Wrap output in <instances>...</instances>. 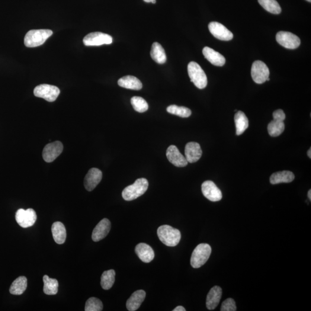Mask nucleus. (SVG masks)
<instances>
[{
    "mask_svg": "<svg viewBox=\"0 0 311 311\" xmlns=\"http://www.w3.org/2000/svg\"><path fill=\"white\" fill-rule=\"evenodd\" d=\"M148 187L149 183L146 179H138L133 185L125 188L122 195L125 201H133L145 193Z\"/></svg>",
    "mask_w": 311,
    "mask_h": 311,
    "instance_id": "f257e3e1",
    "label": "nucleus"
},
{
    "mask_svg": "<svg viewBox=\"0 0 311 311\" xmlns=\"http://www.w3.org/2000/svg\"><path fill=\"white\" fill-rule=\"evenodd\" d=\"M158 236L160 241L166 246H177L181 239V232L171 226H160L158 229Z\"/></svg>",
    "mask_w": 311,
    "mask_h": 311,
    "instance_id": "f03ea898",
    "label": "nucleus"
},
{
    "mask_svg": "<svg viewBox=\"0 0 311 311\" xmlns=\"http://www.w3.org/2000/svg\"><path fill=\"white\" fill-rule=\"evenodd\" d=\"M53 34L50 30H32L29 31L24 38V44L27 47H36L45 42Z\"/></svg>",
    "mask_w": 311,
    "mask_h": 311,
    "instance_id": "7ed1b4c3",
    "label": "nucleus"
},
{
    "mask_svg": "<svg viewBox=\"0 0 311 311\" xmlns=\"http://www.w3.org/2000/svg\"><path fill=\"white\" fill-rule=\"evenodd\" d=\"M211 253L210 245L206 243L200 244L192 253L190 260L192 267L195 269L201 268L208 261Z\"/></svg>",
    "mask_w": 311,
    "mask_h": 311,
    "instance_id": "20e7f679",
    "label": "nucleus"
},
{
    "mask_svg": "<svg viewBox=\"0 0 311 311\" xmlns=\"http://www.w3.org/2000/svg\"><path fill=\"white\" fill-rule=\"evenodd\" d=\"M188 74L191 82L199 89H204L207 86V79L206 74L198 63L190 62L188 63Z\"/></svg>",
    "mask_w": 311,
    "mask_h": 311,
    "instance_id": "39448f33",
    "label": "nucleus"
},
{
    "mask_svg": "<svg viewBox=\"0 0 311 311\" xmlns=\"http://www.w3.org/2000/svg\"><path fill=\"white\" fill-rule=\"evenodd\" d=\"M272 116L274 120L268 124V133L271 137H278L280 136L285 130L284 121L286 118V115L283 110L278 109L274 112Z\"/></svg>",
    "mask_w": 311,
    "mask_h": 311,
    "instance_id": "423d86ee",
    "label": "nucleus"
},
{
    "mask_svg": "<svg viewBox=\"0 0 311 311\" xmlns=\"http://www.w3.org/2000/svg\"><path fill=\"white\" fill-rule=\"evenodd\" d=\"M34 94L38 98H43L49 102L56 100L60 94V89L49 84H41L35 88Z\"/></svg>",
    "mask_w": 311,
    "mask_h": 311,
    "instance_id": "0eeeda50",
    "label": "nucleus"
},
{
    "mask_svg": "<svg viewBox=\"0 0 311 311\" xmlns=\"http://www.w3.org/2000/svg\"><path fill=\"white\" fill-rule=\"evenodd\" d=\"M276 41L280 45L288 49H296L301 43L300 38L297 35L286 31L278 32Z\"/></svg>",
    "mask_w": 311,
    "mask_h": 311,
    "instance_id": "6e6552de",
    "label": "nucleus"
},
{
    "mask_svg": "<svg viewBox=\"0 0 311 311\" xmlns=\"http://www.w3.org/2000/svg\"><path fill=\"white\" fill-rule=\"evenodd\" d=\"M269 69L267 65L261 61H256L252 63L251 76L254 82L257 84H263L269 78Z\"/></svg>",
    "mask_w": 311,
    "mask_h": 311,
    "instance_id": "1a4fd4ad",
    "label": "nucleus"
},
{
    "mask_svg": "<svg viewBox=\"0 0 311 311\" xmlns=\"http://www.w3.org/2000/svg\"><path fill=\"white\" fill-rule=\"evenodd\" d=\"M113 42V38L106 34L95 32L86 35L83 43L86 46H101L103 44H110Z\"/></svg>",
    "mask_w": 311,
    "mask_h": 311,
    "instance_id": "9d476101",
    "label": "nucleus"
},
{
    "mask_svg": "<svg viewBox=\"0 0 311 311\" xmlns=\"http://www.w3.org/2000/svg\"><path fill=\"white\" fill-rule=\"evenodd\" d=\"M15 219L19 226L25 228L34 225L36 222L37 216L36 212L33 209H20L16 213Z\"/></svg>",
    "mask_w": 311,
    "mask_h": 311,
    "instance_id": "9b49d317",
    "label": "nucleus"
},
{
    "mask_svg": "<svg viewBox=\"0 0 311 311\" xmlns=\"http://www.w3.org/2000/svg\"><path fill=\"white\" fill-rule=\"evenodd\" d=\"M63 148L62 144L59 141L48 144L44 146L42 153L44 161L47 163L54 161L62 154Z\"/></svg>",
    "mask_w": 311,
    "mask_h": 311,
    "instance_id": "f8f14e48",
    "label": "nucleus"
},
{
    "mask_svg": "<svg viewBox=\"0 0 311 311\" xmlns=\"http://www.w3.org/2000/svg\"><path fill=\"white\" fill-rule=\"evenodd\" d=\"M208 27L210 33L218 40L228 41L233 39V35L231 32L218 22H211Z\"/></svg>",
    "mask_w": 311,
    "mask_h": 311,
    "instance_id": "ddd939ff",
    "label": "nucleus"
},
{
    "mask_svg": "<svg viewBox=\"0 0 311 311\" xmlns=\"http://www.w3.org/2000/svg\"><path fill=\"white\" fill-rule=\"evenodd\" d=\"M202 192L204 196L210 201H219L223 198L222 192L212 181L204 182L202 185Z\"/></svg>",
    "mask_w": 311,
    "mask_h": 311,
    "instance_id": "4468645a",
    "label": "nucleus"
},
{
    "mask_svg": "<svg viewBox=\"0 0 311 311\" xmlns=\"http://www.w3.org/2000/svg\"><path fill=\"white\" fill-rule=\"evenodd\" d=\"M166 155L168 161L178 167H184L188 165L185 156L182 155L178 147L175 145H171L168 147Z\"/></svg>",
    "mask_w": 311,
    "mask_h": 311,
    "instance_id": "2eb2a0df",
    "label": "nucleus"
},
{
    "mask_svg": "<svg viewBox=\"0 0 311 311\" xmlns=\"http://www.w3.org/2000/svg\"><path fill=\"white\" fill-rule=\"evenodd\" d=\"M102 172L100 169L93 168L89 170L84 179V187L86 190L91 191L102 181Z\"/></svg>",
    "mask_w": 311,
    "mask_h": 311,
    "instance_id": "dca6fc26",
    "label": "nucleus"
},
{
    "mask_svg": "<svg viewBox=\"0 0 311 311\" xmlns=\"http://www.w3.org/2000/svg\"><path fill=\"white\" fill-rule=\"evenodd\" d=\"M185 158L188 163H194L198 161L203 155L200 144L195 142H190L185 146Z\"/></svg>",
    "mask_w": 311,
    "mask_h": 311,
    "instance_id": "f3484780",
    "label": "nucleus"
},
{
    "mask_svg": "<svg viewBox=\"0 0 311 311\" xmlns=\"http://www.w3.org/2000/svg\"><path fill=\"white\" fill-rule=\"evenodd\" d=\"M111 229V223L107 219H103L98 224L92 232L93 241L97 242L106 237Z\"/></svg>",
    "mask_w": 311,
    "mask_h": 311,
    "instance_id": "a211bd4d",
    "label": "nucleus"
},
{
    "mask_svg": "<svg viewBox=\"0 0 311 311\" xmlns=\"http://www.w3.org/2000/svg\"><path fill=\"white\" fill-rule=\"evenodd\" d=\"M222 297V290L219 286H214L208 293L207 297V307L209 310H214L219 305Z\"/></svg>",
    "mask_w": 311,
    "mask_h": 311,
    "instance_id": "6ab92c4d",
    "label": "nucleus"
},
{
    "mask_svg": "<svg viewBox=\"0 0 311 311\" xmlns=\"http://www.w3.org/2000/svg\"><path fill=\"white\" fill-rule=\"evenodd\" d=\"M135 251L139 258L144 263H149L155 258V252L149 245L145 243H139L136 247Z\"/></svg>",
    "mask_w": 311,
    "mask_h": 311,
    "instance_id": "aec40b11",
    "label": "nucleus"
},
{
    "mask_svg": "<svg viewBox=\"0 0 311 311\" xmlns=\"http://www.w3.org/2000/svg\"><path fill=\"white\" fill-rule=\"evenodd\" d=\"M146 297L145 291L139 290L131 294L126 302V308L128 311H135L139 309Z\"/></svg>",
    "mask_w": 311,
    "mask_h": 311,
    "instance_id": "412c9836",
    "label": "nucleus"
},
{
    "mask_svg": "<svg viewBox=\"0 0 311 311\" xmlns=\"http://www.w3.org/2000/svg\"><path fill=\"white\" fill-rule=\"evenodd\" d=\"M203 53L205 59L217 66H223L226 63V59L220 53L209 47H205Z\"/></svg>",
    "mask_w": 311,
    "mask_h": 311,
    "instance_id": "4be33fe9",
    "label": "nucleus"
},
{
    "mask_svg": "<svg viewBox=\"0 0 311 311\" xmlns=\"http://www.w3.org/2000/svg\"><path fill=\"white\" fill-rule=\"evenodd\" d=\"M118 84L121 87L139 91L143 88L142 83L133 76H126L118 80Z\"/></svg>",
    "mask_w": 311,
    "mask_h": 311,
    "instance_id": "5701e85b",
    "label": "nucleus"
},
{
    "mask_svg": "<svg viewBox=\"0 0 311 311\" xmlns=\"http://www.w3.org/2000/svg\"><path fill=\"white\" fill-rule=\"evenodd\" d=\"M53 237L54 241L59 245L65 243L66 238V230L65 226L62 223L57 221L54 223L51 227Z\"/></svg>",
    "mask_w": 311,
    "mask_h": 311,
    "instance_id": "b1692460",
    "label": "nucleus"
},
{
    "mask_svg": "<svg viewBox=\"0 0 311 311\" xmlns=\"http://www.w3.org/2000/svg\"><path fill=\"white\" fill-rule=\"evenodd\" d=\"M295 176L292 172L283 171L275 172L270 178V184L277 185L282 183H290L293 181Z\"/></svg>",
    "mask_w": 311,
    "mask_h": 311,
    "instance_id": "393cba45",
    "label": "nucleus"
},
{
    "mask_svg": "<svg viewBox=\"0 0 311 311\" xmlns=\"http://www.w3.org/2000/svg\"><path fill=\"white\" fill-rule=\"evenodd\" d=\"M234 120L236 125V134L238 136L241 135L249 127L248 118L243 111H239L235 114Z\"/></svg>",
    "mask_w": 311,
    "mask_h": 311,
    "instance_id": "a878e982",
    "label": "nucleus"
},
{
    "mask_svg": "<svg viewBox=\"0 0 311 311\" xmlns=\"http://www.w3.org/2000/svg\"><path fill=\"white\" fill-rule=\"evenodd\" d=\"M150 56L155 62L159 64L166 62V57L164 48L158 42L153 43L150 51Z\"/></svg>",
    "mask_w": 311,
    "mask_h": 311,
    "instance_id": "bb28decb",
    "label": "nucleus"
},
{
    "mask_svg": "<svg viewBox=\"0 0 311 311\" xmlns=\"http://www.w3.org/2000/svg\"><path fill=\"white\" fill-rule=\"evenodd\" d=\"M27 287V279L24 276H21L14 281L11 285L9 291L12 294L21 295L26 290Z\"/></svg>",
    "mask_w": 311,
    "mask_h": 311,
    "instance_id": "cd10ccee",
    "label": "nucleus"
},
{
    "mask_svg": "<svg viewBox=\"0 0 311 311\" xmlns=\"http://www.w3.org/2000/svg\"><path fill=\"white\" fill-rule=\"evenodd\" d=\"M44 293L47 295H55L58 293L59 282L54 278H50L48 275H44L43 277Z\"/></svg>",
    "mask_w": 311,
    "mask_h": 311,
    "instance_id": "c85d7f7f",
    "label": "nucleus"
},
{
    "mask_svg": "<svg viewBox=\"0 0 311 311\" xmlns=\"http://www.w3.org/2000/svg\"><path fill=\"white\" fill-rule=\"evenodd\" d=\"M115 271L114 270L105 271L101 277V284L104 290H109L115 283Z\"/></svg>",
    "mask_w": 311,
    "mask_h": 311,
    "instance_id": "c756f323",
    "label": "nucleus"
},
{
    "mask_svg": "<svg viewBox=\"0 0 311 311\" xmlns=\"http://www.w3.org/2000/svg\"><path fill=\"white\" fill-rule=\"evenodd\" d=\"M258 2L266 11L272 14H280L282 9L276 0H258Z\"/></svg>",
    "mask_w": 311,
    "mask_h": 311,
    "instance_id": "7c9ffc66",
    "label": "nucleus"
},
{
    "mask_svg": "<svg viewBox=\"0 0 311 311\" xmlns=\"http://www.w3.org/2000/svg\"><path fill=\"white\" fill-rule=\"evenodd\" d=\"M168 113L177 115L182 118H188L191 115L190 109L185 107L178 106L176 105H171L166 108Z\"/></svg>",
    "mask_w": 311,
    "mask_h": 311,
    "instance_id": "2f4dec72",
    "label": "nucleus"
},
{
    "mask_svg": "<svg viewBox=\"0 0 311 311\" xmlns=\"http://www.w3.org/2000/svg\"><path fill=\"white\" fill-rule=\"evenodd\" d=\"M131 104L134 110L143 113L148 110V104L145 99L139 96H134L131 99Z\"/></svg>",
    "mask_w": 311,
    "mask_h": 311,
    "instance_id": "473e14b6",
    "label": "nucleus"
},
{
    "mask_svg": "<svg viewBox=\"0 0 311 311\" xmlns=\"http://www.w3.org/2000/svg\"><path fill=\"white\" fill-rule=\"evenodd\" d=\"M103 309H104V305L101 300L98 298H89L85 303V311H101Z\"/></svg>",
    "mask_w": 311,
    "mask_h": 311,
    "instance_id": "72a5a7b5",
    "label": "nucleus"
},
{
    "mask_svg": "<svg viewBox=\"0 0 311 311\" xmlns=\"http://www.w3.org/2000/svg\"><path fill=\"white\" fill-rule=\"evenodd\" d=\"M221 311H236V306L235 301L231 298L227 299L222 304L221 307Z\"/></svg>",
    "mask_w": 311,
    "mask_h": 311,
    "instance_id": "f704fd0d",
    "label": "nucleus"
},
{
    "mask_svg": "<svg viewBox=\"0 0 311 311\" xmlns=\"http://www.w3.org/2000/svg\"><path fill=\"white\" fill-rule=\"evenodd\" d=\"M173 311H186V309L184 307L178 306L176 307L175 309L173 310Z\"/></svg>",
    "mask_w": 311,
    "mask_h": 311,
    "instance_id": "c9c22d12",
    "label": "nucleus"
},
{
    "mask_svg": "<svg viewBox=\"0 0 311 311\" xmlns=\"http://www.w3.org/2000/svg\"><path fill=\"white\" fill-rule=\"evenodd\" d=\"M145 2H152V4H156V0H144Z\"/></svg>",
    "mask_w": 311,
    "mask_h": 311,
    "instance_id": "e433bc0d",
    "label": "nucleus"
},
{
    "mask_svg": "<svg viewBox=\"0 0 311 311\" xmlns=\"http://www.w3.org/2000/svg\"><path fill=\"white\" fill-rule=\"evenodd\" d=\"M307 155H308V156H309V158L311 159V147H310V149L309 150H308Z\"/></svg>",
    "mask_w": 311,
    "mask_h": 311,
    "instance_id": "4c0bfd02",
    "label": "nucleus"
},
{
    "mask_svg": "<svg viewBox=\"0 0 311 311\" xmlns=\"http://www.w3.org/2000/svg\"><path fill=\"white\" fill-rule=\"evenodd\" d=\"M308 197H309V198L310 199V200H311V190H310L309 191V192H308Z\"/></svg>",
    "mask_w": 311,
    "mask_h": 311,
    "instance_id": "58836bf2",
    "label": "nucleus"
},
{
    "mask_svg": "<svg viewBox=\"0 0 311 311\" xmlns=\"http://www.w3.org/2000/svg\"><path fill=\"white\" fill-rule=\"evenodd\" d=\"M306 1H309V2H311V0H306Z\"/></svg>",
    "mask_w": 311,
    "mask_h": 311,
    "instance_id": "ea45409f",
    "label": "nucleus"
}]
</instances>
